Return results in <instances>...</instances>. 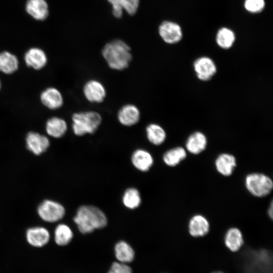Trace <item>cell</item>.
<instances>
[{
    "label": "cell",
    "instance_id": "cell-1",
    "mask_svg": "<svg viewBox=\"0 0 273 273\" xmlns=\"http://www.w3.org/2000/svg\"><path fill=\"white\" fill-rule=\"evenodd\" d=\"M102 54L109 67L114 70L122 71L127 68L132 60L130 47L120 39L107 43Z\"/></svg>",
    "mask_w": 273,
    "mask_h": 273
},
{
    "label": "cell",
    "instance_id": "cell-2",
    "mask_svg": "<svg viewBox=\"0 0 273 273\" xmlns=\"http://www.w3.org/2000/svg\"><path fill=\"white\" fill-rule=\"evenodd\" d=\"M73 220L79 231L84 234L90 233L95 229L103 228L107 223L104 212L99 208L90 205L80 207Z\"/></svg>",
    "mask_w": 273,
    "mask_h": 273
},
{
    "label": "cell",
    "instance_id": "cell-3",
    "mask_svg": "<svg viewBox=\"0 0 273 273\" xmlns=\"http://www.w3.org/2000/svg\"><path fill=\"white\" fill-rule=\"evenodd\" d=\"M72 128L77 136L93 134L99 128L102 121L101 114L95 111L74 113L72 116Z\"/></svg>",
    "mask_w": 273,
    "mask_h": 273
},
{
    "label": "cell",
    "instance_id": "cell-4",
    "mask_svg": "<svg viewBox=\"0 0 273 273\" xmlns=\"http://www.w3.org/2000/svg\"><path fill=\"white\" fill-rule=\"evenodd\" d=\"M245 186L248 192L257 198L268 196L273 189L272 179L266 174L261 172H252L245 178Z\"/></svg>",
    "mask_w": 273,
    "mask_h": 273
},
{
    "label": "cell",
    "instance_id": "cell-5",
    "mask_svg": "<svg viewBox=\"0 0 273 273\" xmlns=\"http://www.w3.org/2000/svg\"><path fill=\"white\" fill-rule=\"evenodd\" d=\"M38 214L44 221L54 222L62 219L65 210L60 203L50 200L43 201L38 207Z\"/></svg>",
    "mask_w": 273,
    "mask_h": 273
},
{
    "label": "cell",
    "instance_id": "cell-6",
    "mask_svg": "<svg viewBox=\"0 0 273 273\" xmlns=\"http://www.w3.org/2000/svg\"><path fill=\"white\" fill-rule=\"evenodd\" d=\"M83 94L88 102L98 104L104 101L107 92L105 87L101 81L96 79H90L84 83Z\"/></svg>",
    "mask_w": 273,
    "mask_h": 273
},
{
    "label": "cell",
    "instance_id": "cell-7",
    "mask_svg": "<svg viewBox=\"0 0 273 273\" xmlns=\"http://www.w3.org/2000/svg\"><path fill=\"white\" fill-rule=\"evenodd\" d=\"M194 70L198 78L202 81H208L216 74V65L210 58L203 56L197 58L193 63Z\"/></svg>",
    "mask_w": 273,
    "mask_h": 273
},
{
    "label": "cell",
    "instance_id": "cell-8",
    "mask_svg": "<svg viewBox=\"0 0 273 273\" xmlns=\"http://www.w3.org/2000/svg\"><path fill=\"white\" fill-rule=\"evenodd\" d=\"M159 33L164 41L168 44L176 43L183 37V31L180 25L170 21H164L160 24Z\"/></svg>",
    "mask_w": 273,
    "mask_h": 273
},
{
    "label": "cell",
    "instance_id": "cell-9",
    "mask_svg": "<svg viewBox=\"0 0 273 273\" xmlns=\"http://www.w3.org/2000/svg\"><path fill=\"white\" fill-rule=\"evenodd\" d=\"M210 225L208 219L201 214L193 215L189 220L188 228L193 237H202L208 234Z\"/></svg>",
    "mask_w": 273,
    "mask_h": 273
},
{
    "label": "cell",
    "instance_id": "cell-10",
    "mask_svg": "<svg viewBox=\"0 0 273 273\" xmlns=\"http://www.w3.org/2000/svg\"><path fill=\"white\" fill-rule=\"evenodd\" d=\"M119 122L125 126H131L137 124L141 118L140 109L135 105L127 104L122 106L117 113Z\"/></svg>",
    "mask_w": 273,
    "mask_h": 273
},
{
    "label": "cell",
    "instance_id": "cell-11",
    "mask_svg": "<svg viewBox=\"0 0 273 273\" xmlns=\"http://www.w3.org/2000/svg\"><path fill=\"white\" fill-rule=\"evenodd\" d=\"M237 165L236 157L228 153L219 154L214 161V166L217 172L225 177L230 176L233 173Z\"/></svg>",
    "mask_w": 273,
    "mask_h": 273
},
{
    "label": "cell",
    "instance_id": "cell-12",
    "mask_svg": "<svg viewBox=\"0 0 273 273\" xmlns=\"http://www.w3.org/2000/svg\"><path fill=\"white\" fill-rule=\"evenodd\" d=\"M27 149L36 155L44 152L50 146L49 139L37 132H29L26 138Z\"/></svg>",
    "mask_w": 273,
    "mask_h": 273
},
{
    "label": "cell",
    "instance_id": "cell-13",
    "mask_svg": "<svg viewBox=\"0 0 273 273\" xmlns=\"http://www.w3.org/2000/svg\"><path fill=\"white\" fill-rule=\"evenodd\" d=\"M207 146L206 135L200 131H195L187 138L185 149L193 155H198L203 152Z\"/></svg>",
    "mask_w": 273,
    "mask_h": 273
},
{
    "label": "cell",
    "instance_id": "cell-14",
    "mask_svg": "<svg viewBox=\"0 0 273 273\" xmlns=\"http://www.w3.org/2000/svg\"><path fill=\"white\" fill-rule=\"evenodd\" d=\"M50 233L43 227H34L29 229L26 232V239L28 243L32 246L41 247L49 241Z\"/></svg>",
    "mask_w": 273,
    "mask_h": 273
},
{
    "label": "cell",
    "instance_id": "cell-15",
    "mask_svg": "<svg viewBox=\"0 0 273 273\" xmlns=\"http://www.w3.org/2000/svg\"><path fill=\"white\" fill-rule=\"evenodd\" d=\"M40 99L42 104L50 109H59L63 104L62 94L54 87H49L43 91Z\"/></svg>",
    "mask_w": 273,
    "mask_h": 273
},
{
    "label": "cell",
    "instance_id": "cell-16",
    "mask_svg": "<svg viewBox=\"0 0 273 273\" xmlns=\"http://www.w3.org/2000/svg\"><path fill=\"white\" fill-rule=\"evenodd\" d=\"M24 61L28 67L35 70H39L46 65L47 57L42 50L33 48L29 49L25 53Z\"/></svg>",
    "mask_w": 273,
    "mask_h": 273
},
{
    "label": "cell",
    "instance_id": "cell-17",
    "mask_svg": "<svg viewBox=\"0 0 273 273\" xmlns=\"http://www.w3.org/2000/svg\"><path fill=\"white\" fill-rule=\"evenodd\" d=\"M112 6L113 15L118 18H120L124 9L128 14H134L139 7V0H108Z\"/></svg>",
    "mask_w": 273,
    "mask_h": 273
},
{
    "label": "cell",
    "instance_id": "cell-18",
    "mask_svg": "<svg viewBox=\"0 0 273 273\" xmlns=\"http://www.w3.org/2000/svg\"><path fill=\"white\" fill-rule=\"evenodd\" d=\"M26 10L31 16L37 20H44L49 14L48 6L46 0H28Z\"/></svg>",
    "mask_w": 273,
    "mask_h": 273
},
{
    "label": "cell",
    "instance_id": "cell-19",
    "mask_svg": "<svg viewBox=\"0 0 273 273\" xmlns=\"http://www.w3.org/2000/svg\"><path fill=\"white\" fill-rule=\"evenodd\" d=\"M224 242L225 246L232 252L239 251L244 244L243 234L237 227L229 228L226 232Z\"/></svg>",
    "mask_w": 273,
    "mask_h": 273
},
{
    "label": "cell",
    "instance_id": "cell-20",
    "mask_svg": "<svg viewBox=\"0 0 273 273\" xmlns=\"http://www.w3.org/2000/svg\"><path fill=\"white\" fill-rule=\"evenodd\" d=\"M131 161L135 167L142 171H148L152 166L153 158L151 154L144 149H137L131 156Z\"/></svg>",
    "mask_w": 273,
    "mask_h": 273
},
{
    "label": "cell",
    "instance_id": "cell-21",
    "mask_svg": "<svg viewBox=\"0 0 273 273\" xmlns=\"http://www.w3.org/2000/svg\"><path fill=\"white\" fill-rule=\"evenodd\" d=\"M187 157L185 148L178 146L171 148L164 153L163 160L168 166L175 167L184 161Z\"/></svg>",
    "mask_w": 273,
    "mask_h": 273
},
{
    "label": "cell",
    "instance_id": "cell-22",
    "mask_svg": "<svg viewBox=\"0 0 273 273\" xmlns=\"http://www.w3.org/2000/svg\"><path fill=\"white\" fill-rule=\"evenodd\" d=\"M146 133L148 141L156 146L163 144L166 138V133L164 129L160 125L155 123L147 125Z\"/></svg>",
    "mask_w": 273,
    "mask_h": 273
},
{
    "label": "cell",
    "instance_id": "cell-23",
    "mask_svg": "<svg viewBox=\"0 0 273 273\" xmlns=\"http://www.w3.org/2000/svg\"><path fill=\"white\" fill-rule=\"evenodd\" d=\"M67 130V124L62 118L54 117L49 119L46 124V131L49 135L55 138L62 137Z\"/></svg>",
    "mask_w": 273,
    "mask_h": 273
},
{
    "label": "cell",
    "instance_id": "cell-24",
    "mask_svg": "<svg viewBox=\"0 0 273 273\" xmlns=\"http://www.w3.org/2000/svg\"><path fill=\"white\" fill-rule=\"evenodd\" d=\"M19 61L16 56L8 52L0 53V71L10 74L18 68Z\"/></svg>",
    "mask_w": 273,
    "mask_h": 273
},
{
    "label": "cell",
    "instance_id": "cell-25",
    "mask_svg": "<svg viewBox=\"0 0 273 273\" xmlns=\"http://www.w3.org/2000/svg\"><path fill=\"white\" fill-rule=\"evenodd\" d=\"M236 40L234 32L227 27L220 28L216 35L217 44L221 49H229L232 47Z\"/></svg>",
    "mask_w": 273,
    "mask_h": 273
},
{
    "label": "cell",
    "instance_id": "cell-26",
    "mask_svg": "<svg viewBox=\"0 0 273 273\" xmlns=\"http://www.w3.org/2000/svg\"><path fill=\"white\" fill-rule=\"evenodd\" d=\"M116 258L122 263L131 262L134 258V252L132 247L126 242H118L115 247Z\"/></svg>",
    "mask_w": 273,
    "mask_h": 273
},
{
    "label": "cell",
    "instance_id": "cell-27",
    "mask_svg": "<svg viewBox=\"0 0 273 273\" xmlns=\"http://www.w3.org/2000/svg\"><path fill=\"white\" fill-rule=\"evenodd\" d=\"M73 237L71 229L66 224H60L55 231V241L59 246H65L69 244Z\"/></svg>",
    "mask_w": 273,
    "mask_h": 273
},
{
    "label": "cell",
    "instance_id": "cell-28",
    "mask_svg": "<svg viewBox=\"0 0 273 273\" xmlns=\"http://www.w3.org/2000/svg\"><path fill=\"white\" fill-rule=\"evenodd\" d=\"M141 199L139 191L134 188L126 190L123 196L124 205L129 209H134L139 206Z\"/></svg>",
    "mask_w": 273,
    "mask_h": 273
},
{
    "label": "cell",
    "instance_id": "cell-29",
    "mask_svg": "<svg viewBox=\"0 0 273 273\" xmlns=\"http://www.w3.org/2000/svg\"><path fill=\"white\" fill-rule=\"evenodd\" d=\"M265 5L264 0H245L244 3L245 10L253 14L261 12L264 9Z\"/></svg>",
    "mask_w": 273,
    "mask_h": 273
},
{
    "label": "cell",
    "instance_id": "cell-30",
    "mask_svg": "<svg viewBox=\"0 0 273 273\" xmlns=\"http://www.w3.org/2000/svg\"><path fill=\"white\" fill-rule=\"evenodd\" d=\"M108 273H132V270L125 263L113 262Z\"/></svg>",
    "mask_w": 273,
    "mask_h": 273
},
{
    "label": "cell",
    "instance_id": "cell-31",
    "mask_svg": "<svg viewBox=\"0 0 273 273\" xmlns=\"http://www.w3.org/2000/svg\"><path fill=\"white\" fill-rule=\"evenodd\" d=\"M267 214L269 217L271 219H272L273 216V205L272 201L270 202L269 207L267 209Z\"/></svg>",
    "mask_w": 273,
    "mask_h": 273
},
{
    "label": "cell",
    "instance_id": "cell-32",
    "mask_svg": "<svg viewBox=\"0 0 273 273\" xmlns=\"http://www.w3.org/2000/svg\"><path fill=\"white\" fill-rule=\"evenodd\" d=\"M211 273H224V272L218 271H214V272H211Z\"/></svg>",
    "mask_w": 273,
    "mask_h": 273
},
{
    "label": "cell",
    "instance_id": "cell-33",
    "mask_svg": "<svg viewBox=\"0 0 273 273\" xmlns=\"http://www.w3.org/2000/svg\"><path fill=\"white\" fill-rule=\"evenodd\" d=\"M0 89H1V82H0Z\"/></svg>",
    "mask_w": 273,
    "mask_h": 273
}]
</instances>
